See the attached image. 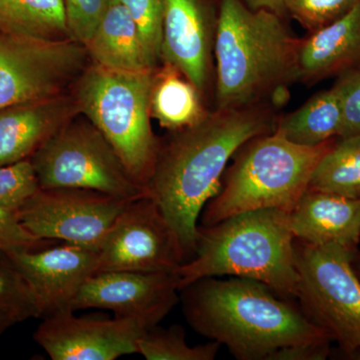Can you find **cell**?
<instances>
[{
	"instance_id": "7402d4cb",
	"label": "cell",
	"mask_w": 360,
	"mask_h": 360,
	"mask_svg": "<svg viewBox=\"0 0 360 360\" xmlns=\"http://www.w3.org/2000/svg\"><path fill=\"white\" fill-rule=\"evenodd\" d=\"M0 33L42 40L70 39L63 0H0Z\"/></svg>"
},
{
	"instance_id": "3957f363",
	"label": "cell",
	"mask_w": 360,
	"mask_h": 360,
	"mask_svg": "<svg viewBox=\"0 0 360 360\" xmlns=\"http://www.w3.org/2000/svg\"><path fill=\"white\" fill-rule=\"evenodd\" d=\"M295 39L281 15L241 0H220L214 40L217 110L253 108L265 96L281 103L298 80Z\"/></svg>"
},
{
	"instance_id": "1f68e13d",
	"label": "cell",
	"mask_w": 360,
	"mask_h": 360,
	"mask_svg": "<svg viewBox=\"0 0 360 360\" xmlns=\"http://www.w3.org/2000/svg\"><path fill=\"white\" fill-rule=\"evenodd\" d=\"M331 341L303 342L281 348L269 360H324L330 352Z\"/></svg>"
},
{
	"instance_id": "484cf974",
	"label": "cell",
	"mask_w": 360,
	"mask_h": 360,
	"mask_svg": "<svg viewBox=\"0 0 360 360\" xmlns=\"http://www.w3.org/2000/svg\"><path fill=\"white\" fill-rule=\"evenodd\" d=\"M0 310L13 314L18 321L42 317L34 293L4 253L0 257Z\"/></svg>"
},
{
	"instance_id": "f546056e",
	"label": "cell",
	"mask_w": 360,
	"mask_h": 360,
	"mask_svg": "<svg viewBox=\"0 0 360 360\" xmlns=\"http://www.w3.org/2000/svg\"><path fill=\"white\" fill-rule=\"evenodd\" d=\"M335 85L341 110L340 137L357 136L360 135V68L342 73Z\"/></svg>"
},
{
	"instance_id": "4316f807",
	"label": "cell",
	"mask_w": 360,
	"mask_h": 360,
	"mask_svg": "<svg viewBox=\"0 0 360 360\" xmlns=\"http://www.w3.org/2000/svg\"><path fill=\"white\" fill-rule=\"evenodd\" d=\"M39 188L32 161L0 167V207L18 212Z\"/></svg>"
},
{
	"instance_id": "44dd1931",
	"label": "cell",
	"mask_w": 360,
	"mask_h": 360,
	"mask_svg": "<svg viewBox=\"0 0 360 360\" xmlns=\"http://www.w3.org/2000/svg\"><path fill=\"white\" fill-rule=\"evenodd\" d=\"M341 110L338 89L319 92L302 108L276 123V131L303 146H316L340 136Z\"/></svg>"
},
{
	"instance_id": "83f0119b",
	"label": "cell",
	"mask_w": 360,
	"mask_h": 360,
	"mask_svg": "<svg viewBox=\"0 0 360 360\" xmlns=\"http://www.w3.org/2000/svg\"><path fill=\"white\" fill-rule=\"evenodd\" d=\"M360 0H284L285 11L314 32L354 8Z\"/></svg>"
},
{
	"instance_id": "8992f818",
	"label": "cell",
	"mask_w": 360,
	"mask_h": 360,
	"mask_svg": "<svg viewBox=\"0 0 360 360\" xmlns=\"http://www.w3.org/2000/svg\"><path fill=\"white\" fill-rule=\"evenodd\" d=\"M153 78V70L132 72L94 65L78 77L73 98L78 112L108 139L144 189L160 150L150 122Z\"/></svg>"
},
{
	"instance_id": "ffe728a7",
	"label": "cell",
	"mask_w": 360,
	"mask_h": 360,
	"mask_svg": "<svg viewBox=\"0 0 360 360\" xmlns=\"http://www.w3.org/2000/svg\"><path fill=\"white\" fill-rule=\"evenodd\" d=\"M200 94V89L181 71L165 63L153 78L151 116L161 127L172 131L193 127L208 115Z\"/></svg>"
},
{
	"instance_id": "52a82bcc",
	"label": "cell",
	"mask_w": 360,
	"mask_h": 360,
	"mask_svg": "<svg viewBox=\"0 0 360 360\" xmlns=\"http://www.w3.org/2000/svg\"><path fill=\"white\" fill-rule=\"evenodd\" d=\"M354 252L295 239L300 309L350 359L360 352V281L352 269Z\"/></svg>"
},
{
	"instance_id": "e0dca14e",
	"label": "cell",
	"mask_w": 360,
	"mask_h": 360,
	"mask_svg": "<svg viewBox=\"0 0 360 360\" xmlns=\"http://www.w3.org/2000/svg\"><path fill=\"white\" fill-rule=\"evenodd\" d=\"M295 239L314 245H338L354 251L360 241V198L309 191L288 213Z\"/></svg>"
},
{
	"instance_id": "2e32d148",
	"label": "cell",
	"mask_w": 360,
	"mask_h": 360,
	"mask_svg": "<svg viewBox=\"0 0 360 360\" xmlns=\"http://www.w3.org/2000/svg\"><path fill=\"white\" fill-rule=\"evenodd\" d=\"M75 112V101L63 94L0 110V167L34 155Z\"/></svg>"
},
{
	"instance_id": "30bf717a",
	"label": "cell",
	"mask_w": 360,
	"mask_h": 360,
	"mask_svg": "<svg viewBox=\"0 0 360 360\" xmlns=\"http://www.w3.org/2000/svg\"><path fill=\"white\" fill-rule=\"evenodd\" d=\"M130 201L90 189L39 188L18 214L35 238L98 251Z\"/></svg>"
},
{
	"instance_id": "5bb4252c",
	"label": "cell",
	"mask_w": 360,
	"mask_h": 360,
	"mask_svg": "<svg viewBox=\"0 0 360 360\" xmlns=\"http://www.w3.org/2000/svg\"><path fill=\"white\" fill-rule=\"evenodd\" d=\"M4 255L34 293L42 317L72 310L73 300L85 281L96 274L98 265V251L65 243L42 250L21 248Z\"/></svg>"
},
{
	"instance_id": "8fae6325",
	"label": "cell",
	"mask_w": 360,
	"mask_h": 360,
	"mask_svg": "<svg viewBox=\"0 0 360 360\" xmlns=\"http://www.w3.org/2000/svg\"><path fill=\"white\" fill-rule=\"evenodd\" d=\"M186 262L176 232L160 205L144 195L130 201L113 222L98 250L97 272H170Z\"/></svg>"
},
{
	"instance_id": "cb8c5ba5",
	"label": "cell",
	"mask_w": 360,
	"mask_h": 360,
	"mask_svg": "<svg viewBox=\"0 0 360 360\" xmlns=\"http://www.w3.org/2000/svg\"><path fill=\"white\" fill-rule=\"evenodd\" d=\"M217 341L191 347L186 333L179 324L168 328H149L137 341V354L148 360H213L219 354Z\"/></svg>"
},
{
	"instance_id": "6da1fadb",
	"label": "cell",
	"mask_w": 360,
	"mask_h": 360,
	"mask_svg": "<svg viewBox=\"0 0 360 360\" xmlns=\"http://www.w3.org/2000/svg\"><path fill=\"white\" fill-rule=\"evenodd\" d=\"M276 127L271 116L257 106L215 110L198 124L174 131L160 146L146 193L176 232L186 262L195 255L198 220L219 193L227 163L246 142Z\"/></svg>"
},
{
	"instance_id": "d6986e66",
	"label": "cell",
	"mask_w": 360,
	"mask_h": 360,
	"mask_svg": "<svg viewBox=\"0 0 360 360\" xmlns=\"http://www.w3.org/2000/svg\"><path fill=\"white\" fill-rule=\"evenodd\" d=\"M94 65L113 70H150L136 25L120 0H112L86 44Z\"/></svg>"
},
{
	"instance_id": "d6a6232c",
	"label": "cell",
	"mask_w": 360,
	"mask_h": 360,
	"mask_svg": "<svg viewBox=\"0 0 360 360\" xmlns=\"http://www.w3.org/2000/svg\"><path fill=\"white\" fill-rule=\"evenodd\" d=\"M248 6L253 9H267L283 16L285 11L284 0H245Z\"/></svg>"
},
{
	"instance_id": "603a6c76",
	"label": "cell",
	"mask_w": 360,
	"mask_h": 360,
	"mask_svg": "<svg viewBox=\"0 0 360 360\" xmlns=\"http://www.w3.org/2000/svg\"><path fill=\"white\" fill-rule=\"evenodd\" d=\"M309 189L360 198V135L340 139L329 148L312 172Z\"/></svg>"
},
{
	"instance_id": "4dcf8cb0",
	"label": "cell",
	"mask_w": 360,
	"mask_h": 360,
	"mask_svg": "<svg viewBox=\"0 0 360 360\" xmlns=\"http://www.w3.org/2000/svg\"><path fill=\"white\" fill-rule=\"evenodd\" d=\"M51 243L32 236L21 224L18 212L0 207V252L21 248H37Z\"/></svg>"
},
{
	"instance_id": "7a4b0ae2",
	"label": "cell",
	"mask_w": 360,
	"mask_h": 360,
	"mask_svg": "<svg viewBox=\"0 0 360 360\" xmlns=\"http://www.w3.org/2000/svg\"><path fill=\"white\" fill-rule=\"evenodd\" d=\"M180 302L189 326L238 360H269L288 345L333 341L302 309L253 279L205 277L181 288Z\"/></svg>"
},
{
	"instance_id": "9a60e30c",
	"label": "cell",
	"mask_w": 360,
	"mask_h": 360,
	"mask_svg": "<svg viewBox=\"0 0 360 360\" xmlns=\"http://www.w3.org/2000/svg\"><path fill=\"white\" fill-rule=\"evenodd\" d=\"M217 25L210 0H165L161 58L201 94L212 82Z\"/></svg>"
},
{
	"instance_id": "ba28073f",
	"label": "cell",
	"mask_w": 360,
	"mask_h": 360,
	"mask_svg": "<svg viewBox=\"0 0 360 360\" xmlns=\"http://www.w3.org/2000/svg\"><path fill=\"white\" fill-rule=\"evenodd\" d=\"M40 188L90 189L123 200L148 195L89 120L65 123L32 155Z\"/></svg>"
},
{
	"instance_id": "836d02e7",
	"label": "cell",
	"mask_w": 360,
	"mask_h": 360,
	"mask_svg": "<svg viewBox=\"0 0 360 360\" xmlns=\"http://www.w3.org/2000/svg\"><path fill=\"white\" fill-rule=\"evenodd\" d=\"M18 322V319L13 314H8L6 311H2L0 310V335L8 328L9 326Z\"/></svg>"
},
{
	"instance_id": "9c48e42d",
	"label": "cell",
	"mask_w": 360,
	"mask_h": 360,
	"mask_svg": "<svg viewBox=\"0 0 360 360\" xmlns=\"http://www.w3.org/2000/svg\"><path fill=\"white\" fill-rule=\"evenodd\" d=\"M89 52L75 40L0 33V110L63 96L86 68Z\"/></svg>"
},
{
	"instance_id": "f1b7e54d",
	"label": "cell",
	"mask_w": 360,
	"mask_h": 360,
	"mask_svg": "<svg viewBox=\"0 0 360 360\" xmlns=\"http://www.w3.org/2000/svg\"><path fill=\"white\" fill-rule=\"evenodd\" d=\"M112 0H63L71 39L86 46Z\"/></svg>"
},
{
	"instance_id": "7c38bea8",
	"label": "cell",
	"mask_w": 360,
	"mask_h": 360,
	"mask_svg": "<svg viewBox=\"0 0 360 360\" xmlns=\"http://www.w3.org/2000/svg\"><path fill=\"white\" fill-rule=\"evenodd\" d=\"M180 302L176 271L97 272L89 277L71 304L73 311L110 310L148 330L158 326Z\"/></svg>"
},
{
	"instance_id": "4fadbf2b",
	"label": "cell",
	"mask_w": 360,
	"mask_h": 360,
	"mask_svg": "<svg viewBox=\"0 0 360 360\" xmlns=\"http://www.w3.org/2000/svg\"><path fill=\"white\" fill-rule=\"evenodd\" d=\"M34 340L52 360H115L137 354L146 329L130 319L77 316L63 310L44 317Z\"/></svg>"
},
{
	"instance_id": "5b68a950",
	"label": "cell",
	"mask_w": 360,
	"mask_h": 360,
	"mask_svg": "<svg viewBox=\"0 0 360 360\" xmlns=\"http://www.w3.org/2000/svg\"><path fill=\"white\" fill-rule=\"evenodd\" d=\"M331 146L330 141L316 146H300L276 130L246 142L234 155L219 193L203 208L200 225L210 226L253 210L290 213Z\"/></svg>"
},
{
	"instance_id": "277c9868",
	"label": "cell",
	"mask_w": 360,
	"mask_h": 360,
	"mask_svg": "<svg viewBox=\"0 0 360 360\" xmlns=\"http://www.w3.org/2000/svg\"><path fill=\"white\" fill-rule=\"evenodd\" d=\"M175 271L180 290L205 277H243L295 297L298 271L288 213L253 210L210 226L198 225L195 255Z\"/></svg>"
},
{
	"instance_id": "ac0fdd59",
	"label": "cell",
	"mask_w": 360,
	"mask_h": 360,
	"mask_svg": "<svg viewBox=\"0 0 360 360\" xmlns=\"http://www.w3.org/2000/svg\"><path fill=\"white\" fill-rule=\"evenodd\" d=\"M360 68V2L340 18L300 40L298 80L316 82Z\"/></svg>"
},
{
	"instance_id": "d4e9b609",
	"label": "cell",
	"mask_w": 360,
	"mask_h": 360,
	"mask_svg": "<svg viewBox=\"0 0 360 360\" xmlns=\"http://www.w3.org/2000/svg\"><path fill=\"white\" fill-rule=\"evenodd\" d=\"M136 25L150 68L161 58L165 0H120Z\"/></svg>"
}]
</instances>
